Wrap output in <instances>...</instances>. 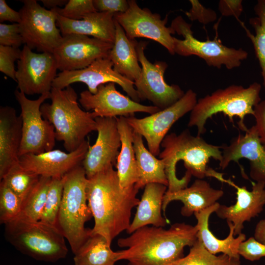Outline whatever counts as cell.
I'll use <instances>...</instances> for the list:
<instances>
[{
	"instance_id": "cell-1",
	"label": "cell",
	"mask_w": 265,
	"mask_h": 265,
	"mask_svg": "<svg viewBox=\"0 0 265 265\" xmlns=\"http://www.w3.org/2000/svg\"><path fill=\"white\" fill-rule=\"evenodd\" d=\"M113 166L87 178L86 187L88 204L95 222L91 235L103 236L110 245L116 237L129 229L132 210L140 201L136 197L139 188L135 184L122 187Z\"/></svg>"
},
{
	"instance_id": "cell-2",
	"label": "cell",
	"mask_w": 265,
	"mask_h": 265,
	"mask_svg": "<svg viewBox=\"0 0 265 265\" xmlns=\"http://www.w3.org/2000/svg\"><path fill=\"white\" fill-rule=\"evenodd\" d=\"M197 226L175 223L168 229L146 226L117 240L122 250L120 260L128 265H169L184 257L185 247L197 240Z\"/></svg>"
},
{
	"instance_id": "cell-3",
	"label": "cell",
	"mask_w": 265,
	"mask_h": 265,
	"mask_svg": "<svg viewBox=\"0 0 265 265\" xmlns=\"http://www.w3.org/2000/svg\"><path fill=\"white\" fill-rule=\"evenodd\" d=\"M161 146L163 150L159 157L165 165L167 193L186 187L191 176L200 179L209 177L210 159L219 162L222 159L221 146L209 143L200 136L192 135L188 129L179 134H167Z\"/></svg>"
},
{
	"instance_id": "cell-4",
	"label": "cell",
	"mask_w": 265,
	"mask_h": 265,
	"mask_svg": "<svg viewBox=\"0 0 265 265\" xmlns=\"http://www.w3.org/2000/svg\"><path fill=\"white\" fill-rule=\"evenodd\" d=\"M50 99L51 103L41 106L43 117L54 127L56 140L63 142L68 152L74 151L89 133L96 131L98 116L80 107L77 94L71 85L63 89L52 88Z\"/></svg>"
},
{
	"instance_id": "cell-5",
	"label": "cell",
	"mask_w": 265,
	"mask_h": 265,
	"mask_svg": "<svg viewBox=\"0 0 265 265\" xmlns=\"http://www.w3.org/2000/svg\"><path fill=\"white\" fill-rule=\"evenodd\" d=\"M261 89V84L254 82L247 87L232 84L216 90L197 100L190 112L188 127H196L197 135L200 136L206 132L207 120L214 114L222 113L232 122L234 117H238L239 128L245 132L248 129L245 117L253 116L254 107L262 101Z\"/></svg>"
},
{
	"instance_id": "cell-6",
	"label": "cell",
	"mask_w": 265,
	"mask_h": 265,
	"mask_svg": "<svg viewBox=\"0 0 265 265\" xmlns=\"http://www.w3.org/2000/svg\"><path fill=\"white\" fill-rule=\"evenodd\" d=\"M4 225L5 239L35 260L55 262L67 255L65 238L55 226L20 215Z\"/></svg>"
},
{
	"instance_id": "cell-7",
	"label": "cell",
	"mask_w": 265,
	"mask_h": 265,
	"mask_svg": "<svg viewBox=\"0 0 265 265\" xmlns=\"http://www.w3.org/2000/svg\"><path fill=\"white\" fill-rule=\"evenodd\" d=\"M87 183L82 164L65 175L56 227L68 241L74 254L91 235V229L85 227L92 216L87 202Z\"/></svg>"
},
{
	"instance_id": "cell-8",
	"label": "cell",
	"mask_w": 265,
	"mask_h": 265,
	"mask_svg": "<svg viewBox=\"0 0 265 265\" xmlns=\"http://www.w3.org/2000/svg\"><path fill=\"white\" fill-rule=\"evenodd\" d=\"M191 26L181 16L172 21L170 27L175 33L184 37V39H180L174 37L175 54L183 56L196 55L204 60L209 66L220 69L224 65L229 70L239 67L242 61L248 57L246 51L228 47L216 37L213 40H198L193 36Z\"/></svg>"
},
{
	"instance_id": "cell-9",
	"label": "cell",
	"mask_w": 265,
	"mask_h": 265,
	"mask_svg": "<svg viewBox=\"0 0 265 265\" xmlns=\"http://www.w3.org/2000/svg\"><path fill=\"white\" fill-rule=\"evenodd\" d=\"M50 93L41 95L36 100L27 98L17 89L15 98L21 107L22 137L19 158L29 154H37L53 149L55 134L53 126L42 116L40 108L44 101L50 99Z\"/></svg>"
},
{
	"instance_id": "cell-10",
	"label": "cell",
	"mask_w": 265,
	"mask_h": 265,
	"mask_svg": "<svg viewBox=\"0 0 265 265\" xmlns=\"http://www.w3.org/2000/svg\"><path fill=\"white\" fill-rule=\"evenodd\" d=\"M22 1L24 4L19 10V25L25 45L32 50L53 53L63 38L56 25L55 9L48 10L36 0Z\"/></svg>"
},
{
	"instance_id": "cell-11",
	"label": "cell",
	"mask_w": 265,
	"mask_h": 265,
	"mask_svg": "<svg viewBox=\"0 0 265 265\" xmlns=\"http://www.w3.org/2000/svg\"><path fill=\"white\" fill-rule=\"evenodd\" d=\"M147 42L140 41L136 45L138 61L141 66V73L134 81L140 100H147L160 110L165 109L180 100L185 92L179 85L167 84L164 74L168 65L163 61L151 63L146 57L144 51Z\"/></svg>"
},
{
	"instance_id": "cell-12",
	"label": "cell",
	"mask_w": 265,
	"mask_h": 265,
	"mask_svg": "<svg viewBox=\"0 0 265 265\" xmlns=\"http://www.w3.org/2000/svg\"><path fill=\"white\" fill-rule=\"evenodd\" d=\"M197 100L196 92L189 89L177 102L165 109L142 118L134 116L126 117V120L134 132L145 139L148 150L156 157L160 153V146L170 129L191 112Z\"/></svg>"
},
{
	"instance_id": "cell-13",
	"label": "cell",
	"mask_w": 265,
	"mask_h": 265,
	"mask_svg": "<svg viewBox=\"0 0 265 265\" xmlns=\"http://www.w3.org/2000/svg\"><path fill=\"white\" fill-rule=\"evenodd\" d=\"M57 70L53 53H36L25 45L17 60V88L27 95L50 93Z\"/></svg>"
},
{
	"instance_id": "cell-14",
	"label": "cell",
	"mask_w": 265,
	"mask_h": 265,
	"mask_svg": "<svg viewBox=\"0 0 265 265\" xmlns=\"http://www.w3.org/2000/svg\"><path fill=\"white\" fill-rule=\"evenodd\" d=\"M129 7L126 12L116 13L114 20L122 26L130 39L146 38L156 41L164 47L172 55L174 50V30L166 26L167 15L162 20L158 13L148 8H141L134 0H128Z\"/></svg>"
},
{
	"instance_id": "cell-15",
	"label": "cell",
	"mask_w": 265,
	"mask_h": 265,
	"mask_svg": "<svg viewBox=\"0 0 265 265\" xmlns=\"http://www.w3.org/2000/svg\"><path fill=\"white\" fill-rule=\"evenodd\" d=\"M75 82L85 83L93 94L100 85L114 82L120 85L132 100L138 103L141 101L134 82L115 72L108 57L98 59L82 69L61 72L53 80L52 88L63 89Z\"/></svg>"
},
{
	"instance_id": "cell-16",
	"label": "cell",
	"mask_w": 265,
	"mask_h": 265,
	"mask_svg": "<svg viewBox=\"0 0 265 265\" xmlns=\"http://www.w3.org/2000/svg\"><path fill=\"white\" fill-rule=\"evenodd\" d=\"M114 82L100 85L96 93L88 90L80 93L79 101L87 111L92 110L98 117H128L136 112L152 114L160 110L154 106H146L136 102L117 90Z\"/></svg>"
},
{
	"instance_id": "cell-17",
	"label": "cell",
	"mask_w": 265,
	"mask_h": 265,
	"mask_svg": "<svg viewBox=\"0 0 265 265\" xmlns=\"http://www.w3.org/2000/svg\"><path fill=\"white\" fill-rule=\"evenodd\" d=\"M112 46L96 38L71 34L63 36L53 54L58 69L70 71L85 68L98 59L108 57Z\"/></svg>"
},
{
	"instance_id": "cell-18",
	"label": "cell",
	"mask_w": 265,
	"mask_h": 265,
	"mask_svg": "<svg viewBox=\"0 0 265 265\" xmlns=\"http://www.w3.org/2000/svg\"><path fill=\"white\" fill-rule=\"evenodd\" d=\"M117 117L95 118L98 136L89 145L82 165L87 178L110 165H115L121 141L118 129Z\"/></svg>"
},
{
	"instance_id": "cell-19",
	"label": "cell",
	"mask_w": 265,
	"mask_h": 265,
	"mask_svg": "<svg viewBox=\"0 0 265 265\" xmlns=\"http://www.w3.org/2000/svg\"><path fill=\"white\" fill-rule=\"evenodd\" d=\"M216 179L237 190L236 203L230 206L219 204L214 212L218 217L225 219L227 222H231L234 226V236H238L242 233L244 223L258 216L263 211L265 206V184L253 183L250 191L245 186H239L231 180L224 179L221 174Z\"/></svg>"
},
{
	"instance_id": "cell-20",
	"label": "cell",
	"mask_w": 265,
	"mask_h": 265,
	"mask_svg": "<svg viewBox=\"0 0 265 265\" xmlns=\"http://www.w3.org/2000/svg\"><path fill=\"white\" fill-rule=\"evenodd\" d=\"M220 168L226 169L231 161L241 159L249 161V175L255 182L265 184V149L261 142L256 126L248 128L244 134L233 138L229 145L221 146Z\"/></svg>"
},
{
	"instance_id": "cell-21",
	"label": "cell",
	"mask_w": 265,
	"mask_h": 265,
	"mask_svg": "<svg viewBox=\"0 0 265 265\" xmlns=\"http://www.w3.org/2000/svg\"><path fill=\"white\" fill-rule=\"evenodd\" d=\"M89 145L85 140L78 149L71 152L53 149L37 154L25 155L19 158V163L24 168L40 176L62 177L82 164Z\"/></svg>"
},
{
	"instance_id": "cell-22",
	"label": "cell",
	"mask_w": 265,
	"mask_h": 265,
	"mask_svg": "<svg viewBox=\"0 0 265 265\" xmlns=\"http://www.w3.org/2000/svg\"><path fill=\"white\" fill-rule=\"evenodd\" d=\"M22 122L15 109L10 106L0 108V179L19 162Z\"/></svg>"
},
{
	"instance_id": "cell-23",
	"label": "cell",
	"mask_w": 265,
	"mask_h": 265,
	"mask_svg": "<svg viewBox=\"0 0 265 265\" xmlns=\"http://www.w3.org/2000/svg\"><path fill=\"white\" fill-rule=\"evenodd\" d=\"M114 14L109 12H93L81 20L67 19L58 14L57 26L62 36L76 34L93 37L113 44L115 35Z\"/></svg>"
},
{
	"instance_id": "cell-24",
	"label": "cell",
	"mask_w": 265,
	"mask_h": 265,
	"mask_svg": "<svg viewBox=\"0 0 265 265\" xmlns=\"http://www.w3.org/2000/svg\"><path fill=\"white\" fill-rule=\"evenodd\" d=\"M223 195L222 190L212 187L203 179H197L189 187L171 193L165 192L162 209L165 212L167 206L171 202L180 201L183 204L181 214L189 217L195 212L214 205Z\"/></svg>"
},
{
	"instance_id": "cell-25",
	"label": "cell",
	"mask_w": 265,
	"mask_h": 265,
	"mask_svg": "<svg viewBox=\"0 0 265 265\" xmlns=\"http://www.w3.org/2000/svg\"><path fill=\"white\" fill-rule=\"evenodd\" d=\"M167 190V186L158 183L145 186L133 219L127 231L128 234L149 225L163 227L167 224L168 220L161 214L163 197Z\"/></svg>"
},
{
	"instance_id": "cell-26",
	"label": "cell",
	"mask_w": 265,
	"mask_h": 265,
	"mask_svg": "<svg viewBox=\"0 0 265 265\" xmlns=\"http://www.w3.org/2000/svg\"><path fill=\"white\" fill-rule=\"evenodd\" d=\"M219 204L217 202L210 207L194 213L197 221V239L202 242L208 251L213 254L222 253L231 257L239 258L238 248L239 244L246 239L244 234L241 233L234 238V226L231 222H227L229 228V233L224 239L217 238L209 229L210 216L215 212Z\"/></svg>"
},
{
	"instance_id": "cell-27",
	"label": "cell",
	"mask_w": 265,
	"mask_h": 265,
	"mask_svg": "<svg viewBox=\"0 0 265 265\" xmlns=\"http://www.w3.org/2000/svg\"><path fill=\"white\" fill-rule=\"evenodd\" d=\"M115 39L108 57L115 72L134 82L141 73L136 51L138 42L135 39H129L115 20Z\"/></svg>"
},
{
	"instance_id": "cell-28",
	"label": "cell",
	"mask_w": 265,
	"mask_h": 265,
	"mask_svg": "<svg viewBox=\"0 0 265 265\" xmlns=\"http://www.w3.org/2000/svg\"><path fill=\"white\" fill-rule=\"evenodd\" d=\"M118 129L121 146L116 162L117 172L122 187L135 185L138 178V170L133 144V131L124 116L117 117Z\"/></svg>"
},
{
	"instance_id": "cell-29",
	"label": "cell",
	"mask_w": 265,
	"mask_h": 265,
	"mask_svg": "<svg viewBox=\"0 0 265 265\" xmlns=\"http://www.w3.org/2000/svg\"><path fill=\"white\" fill-rule=\"evenodd\" d=\"M133 144L138 170V181L135 184L140 189L151 183H158L168 187V181L165 165L145 147L143 137L133 131Z\"/></svg>"
},
{
	"instance_id": "cell-30",
	"label": "cell",
	"mask_w": 265,
	"mask_h": 265,
	"mask_svg": "<svg viewBox=\"0 0 265 265\" xmlns=\"http://www.w3.org/2000/svg\"><path fill=\"white\" fill-rule=\"evenodd\" d=\"M121 254L112 250L103 236L91 235L74 254V262L75 265H114Z\"/></svg>"
},
{
	"instance_id": "cell-31",
	"label": "cell",
	"mask_w": 265,
	"mask_h": 265,
	"mask_svg": "<svg viewBox=\"0 0 265 265\" xmlns=\"http://www.w3.org/2000/svg\"><path fill=\"white\" fill-rule=\"evenodd\" d=\"M255 16L249 20L254 34L243 26L247 37L251 40L261 70L263 85L265 89V0H258L254 6Z\"/></svg>"
},
{
	"instance_id": "cell-32",
	"label": "cell",
	"mask_w": 265,
	"mask_h": 265,
	"mask_svg": "<svg viewBox=\"0 0 265 265\" xmlns=\"http://www.w3.org/2000/svg\"><path fill=\"white\" fill-rule=\"evenodd\" d=\"M169 265H240V261L239 258L224 254L218 256L213 254L197 239L186 256Z\"/></svg>"
},
{
	"instance_id": "cell-33",
	"label": "cell",
	"mask_w": 265,
	"mask_h": 265,
	"mask_svg": "<svg viewBox=\"0 0 265 265\" xmlns=\"http://www.w3.org/2000/svg\"><path fill=\"white\" fill-rule=\"evenodd\" d=\"M52 178L40 176L38 181L23 201L20 215L40 220Z\"/></svg>"
},
{
	"instance_id": "cell-34",
	"label": "cell",
	"mask_w": 265,
	"mask_h": 265,
	"mask_svg": "<svg viewBox=\"0 0 265 265\" xmlns=\"http://www.w3.org/2000/svg\"><path fill=\"white\" fill-rule=\"evenodd\" d=\"M40 177L35 173L22 167L19 162L8 171L0 182L16 193L23 201Z\"/></svg>"
},
{
	"instance_id": "cell-35",
	"label": "cell",
	"mask_w": 265,
	"mask_h": 265,
	"mask_svg": "<svg viewBox=\"0 0 265 265\" xmlns=\"http://www.w3.org/2000/svg\"><path fill=\"white\" fill-rule=\"evenodd\" d=\"M65 175L52 178L40 220L56 227L63 195Z\"/></svg>"
},
{
	"instance_id": "cell-36",
	"label": "cell",
	"mask_w": 265,
	"mask_h": 265,
	"mask_svg": "<svg viewBox=\"0 0 265 265\" xmlns=\"http://www.w3.org/2000/svg\"><path fill=\"white\" fill-rule=\"evenodd\" d=\"M22 200L12 190L0 182V223L5 224L21 213Z\"/></svg>"
},
{
	"instance_id": "cell-37",
	"label": "cell",
	"mask_w": 265,
	"mask_h": 265,
	"mask_svg": "<svg viewBox=\"0 0 265 265\" xmlns=\"http://www.w3.org/2000/svg\"><path fill=\"white\" fill-rule=\"evenodd\" d=\"M55 9L60 16L74 20H81L85 15L96 11L93 0H69L64 7Z\"/></svg>"
},
{
	"instance_id": "cell-38",
	"label": "cell",
	"mask_w": 265,
	"mask_h": 265,
	"mask_svg": "<svg viewBox=\"0 0 265 265\" xmlns=\"http://www.w3.org/2000/svg\"><path fill=\"white\" fill-rule=\"evenodd\" d=\"M19 48L0 45V71L16 81L15 62L21 56Z\"/></svg>"
},
{
	"instance_id": "cell-39",
	"label": "cell",
	"mask_w": 265,
	"mask_h": 265,
	"mask_svg": "<svg viewBox=\"0 0 265 265\" xmlns=\"http://www.w3.org/2000/svg\"><path fill=\"white\" fill-rule=\"evenodd\" d=\"M23 44L19 24H0V45L19 48Z\"/></svg>"
},
{
	"instance_id": "cell-40",
	"label": "cell",
	"mask_w": 265,
	"mask_h": 265,
	"mask_svg": "<svg viewBox=\"0 0 265 265\" xmlns=\"http://www.w3.org/2000/svg\"><path fill=\"white\" fill-rule=\"evenodd\" d=\"M238 254L246 260L254 261L265 257V244L250 237L242 241L238 248Z\"/></svg>"
},
{
	"instance_id": "cell-41",
	"label": "cell",
	"mask_w": 265,
	"mask_h": 265,
	"mask_svg": "<svg viewBox=\"0 0 265 265\" xmlns=\"http://www.w3.org/2000/svg\"><path fill=\"white\" fill-rule=\"evenodd\" d=\"M191 8L185 12L186 15L191 21H198L206 25L215 21L217 18L216 12L212 9L207 8L197 0H189Z\"/></svg>"
},
{
	"instance_id": "cell-42",
	"label": "cell",
	"mask_w": 265,
	"mask_h": 265,
	"mask_svg": "<svg viewBox=\"0 0 265 265\" xmlns=\"http://www.w3.org/2000/svg\"><path fill=\"white\" fill-rule=\"evenodd\" d=\"M93 3L96 11L113 14L124 13L129 7L126 0H93Z\"/></svg>"
},
{
	"instance_id": "cell-43",
	"label": "cell",
	"mask_w": 265,
	"mask_h": 265,
	"mask_svg": "<svg viewBox=\"0 0 265 265\" xmlns=\"http://www.w3.org/2000/svg\"><path fill=\"white\" fill-rule=\"evenodd\" d=\"M218 8L223 16H234L238 18L243 11L242 0H220L218 2Z\"/></svg>"
},
{
	"instance_id": "cell-44",
	"label": "cell",
	"mask_w": 265,
	"mask_h": 265,
	"mask_svg": "<svg viewBox=\"0 0 265 265\" xmlns=\"http://www.w3.org/2000/svg\"><path fill=\"white\" fill-rule=\"evenodd\" d=\"M255 126L261 143L265 149V99L262 100L254 109Z\"/></svg>"
},
{
	"instance_id": "cell-45",
	"label": "cell",
	"mask_w": 265,
	"mask_h": 265,
	"mask_svg": "<svg viewBox=\"0 0 265 265\" xmlns=\"http://www.w3.org/2000/svg\"><path fill=\"white\" fill-rule=\"evenodd\" d=\"M21 20L19 11L11 8L5 0H0V22L9 21L19 24Z\"/></svg>"
},
{
	"instance_id": "cell-46",
	"label": "cell",
	"mask_w": 265,
	"mask_h": 265,
	"mask_svg": "<svg viewBox=\"0 0 265 265\" xmlns=\"http://www.w3.org/2000/svg\"><path fill=\"white\" fill-rule=\"evenodd\" d=\"M254 238L259 242L265 244V218L260 220L257 224Z\"/></svg>"
},
{
	"instance_id": "cell-47",
	"label": "cell",
	"mask_w": 265,
	"mask_h": 265,
	"mask_svg": "<svg viewBox=\"0 0 265 265\" xmlns=\"http://www.w3.org/2000/svg\"><path fill=\"white\" fill-rule=\"evenodd\" d=\"M44 7H46L50 10L55 9L56 8H61L63 6H65L68 0H41Z\"/></svg>"
},
{
	"instance_id": "cell-48",
	"label": "cell",
	"mask_w": 265,
	"mask_h": 265,
	"mask_svg": "<svg viewBox=\"0 0 265 265\" xmlns=\"http://www.w3.org/2000/svg\"></svg>"
}]
</instances>
